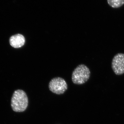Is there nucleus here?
<instances>
[{"label": "nucleus", "mask_w": 124, "mask_h": 124, "mask_svg": "<svg viewBox=\"0 0 124 124\" xmlns=\"http://www.w3.org/2000/svg\"><path fill=\"white\" fill-rule=\"evenodd\" d=\"M9 42L11 46L17 48L24 45L25 42V38L23 35L16 34L10 37Z\"/></svg>", "instance_id": "39448f33"}, {"label": "nucleus", "mask_w": 124, "mask_h": 124, "mask_svg": "<svg viewBox=\"0 0 124 124\" xmlns=\"http://www.w3.org/2000/svg\"><path fill=\"white\" fill-rule=\"evenodd\" d=\"M108 5L112 8H117L124 4V0H107Z\"/></svg>", "instance_id": "423d86ee"}, {"label": "nucleus", "mask_w": 124, "mask_h": 124, "mask_svg": "<svg viewBox=\"0 0 124 124\" xmlns=\"http://www.w3.org/2000/svg\"><path fill=\"white\" fill-rule=\"evenodd\" d=\"M28 98L23 90H17L14 92L11 99V107L16 112H23L28 106Z\"/></svg>", "instance_id": "f257e3e1"}, {"label": "nucleus", "mask_w": 124, "mask_h": 124, "mask_svg": "<svg viewBox=\"0 0 124 124\" xmlns=\"http://www.w3.org/2000/svg\"><path fill=\"white\" fill-rule=\"evenodd\" d=\"M90 74V70L88 67L85 64H80L72 72V80L75 84H83L88 81Z\"/></svg>", "instance_id": "f03ea898"}, {"label": "nucleus", "mask_w": 124, "mask_h": 124, "mask_svg": "<svg viewBox=\"0 0 124 124\" xmlns=\"http://www.w3.org/2000/svg\"><path fill=\"white\" fill-rule=\"evenodd\" d=\"M49 88L52 93L60 95L64 93L68 89L65 80L61 77H55L51 79L49 84Z\"/></svg>", "instance_id": "7ed1b4c3"}, {"label": "nucleus", "mask_w": 124, "mask_h": 124, "mask_svg": "<svg viewBox=\"0 0 124 124\" xmlns=\"http://www.w3.org/2000/svg\"><path fill=\"white\" fill-rule=\"evenodd\" d=\"M111 67L114 73L116 75L124 73V54H117L113 57Z\"/></svg>", "instance_id": "20e7f679"}]
</instances>
